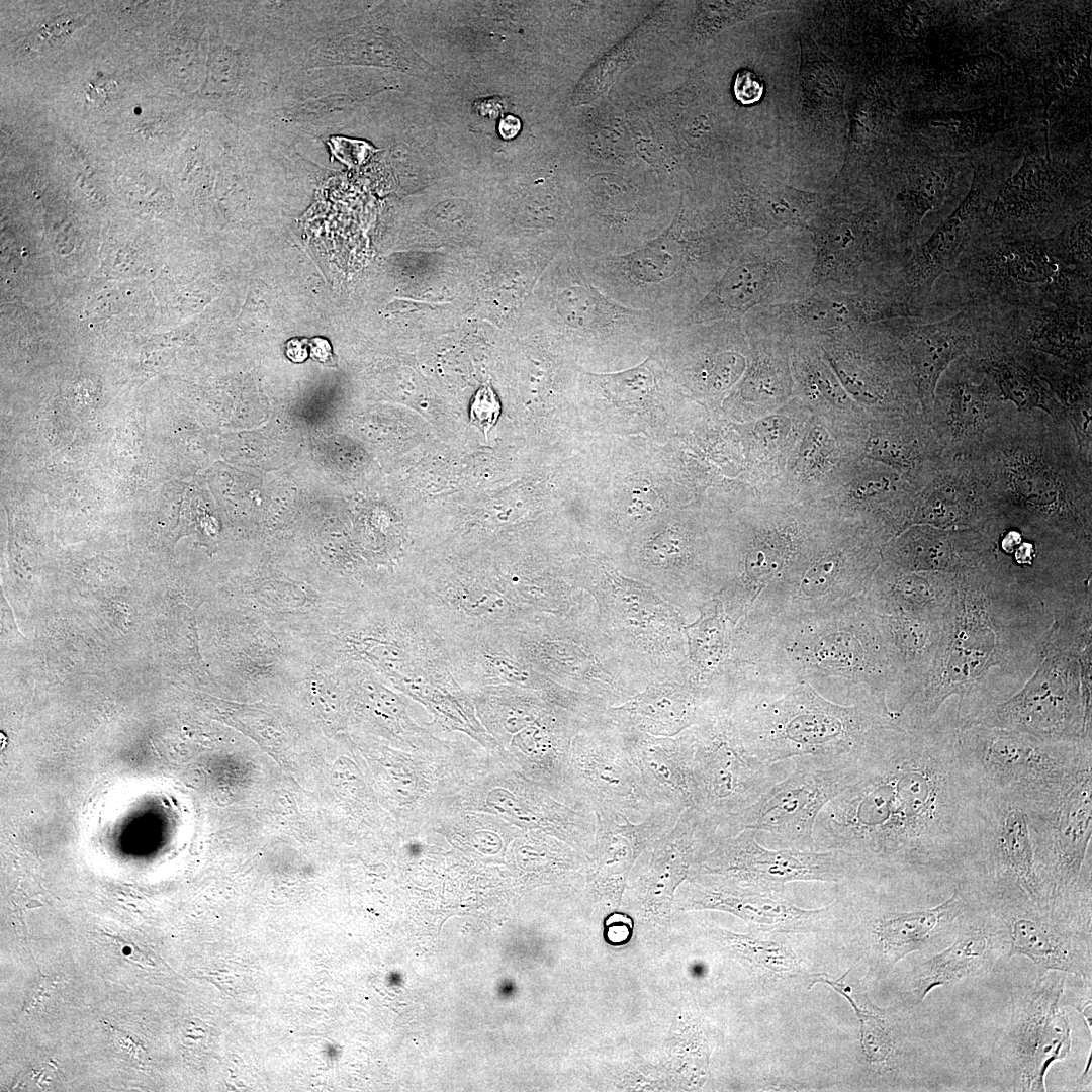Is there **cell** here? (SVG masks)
<instances>
[{
  "instance_id": "6da1fadb",
  "label": "cell",
  "mask_w": 1092,
  "mask_h": 1092,
  "mask_svg": "<svg viewBox=\"0 0 1092 1092\" xmlns=\"http://www.w3.org/2000/svg\"><path fill=\"white\" fill-rule=\"evenodd\" d=\"M957 751L925 743L883 750L820 811L815 849L912 862L953 845L951 839L966 829Z\"/></svg>"
},
{
  "instance_id": "7a4b0ae2",
  "label": "cell",
  "mask_w": 1092,
  "mask_h": 1092,
  "mask_svg": "<svg viewBox=\"0 0 1092 1092\" xmlns=\"http://www.w3.org/2000/svg\"><path fill=\"white\" fill-rule=\"evenodd\" d=\"M997 510L1091 542L1092 465L1069 422L1016 408L978 454Z\"/></svg>"
},
{
  "instance_id": "3957f363",
  "label": "cell",
  "mask_w": 1092,
  "mask_h": 1092,
  "mask_svg": "<svg viewBox=\"0 0 1092 1092\" xmlns=\"http://www.w3.org/2000/svg\"><path fill=\"white\" fill-rule=\"evenodd\" d=\"M966 298L991 312L1016 311L1092 291L1091 276L1067 259L1056 235L978 230L951 271Z\"/></svg>"
},
{
  "instance_id": "277c9868",
  "label": "cell",
  "mask_w": 1092,
  "mask_h": 1092,
  "mask_svg": "<svg viewBox=\"0 0 1092 1092\" xmlns=\"http://www.w3.org/2000/svg\"><path fill=\"white\" fill-rule=\"evenodd\" d=\"M862 720L854 708L832 705L813 694H794L777 703L765 717L763 730L745 741L762 762L772 766L793 758L864 766L886 745L868 735Z\"/></svg>"
},
{
  "instance_id": "5b68a950",
  "label": "cell",
  "mask_w": 1092,
  "mask_h": 1092,
  "mask_svg": "<svg viewBox=\"0 0 1092 1092\" xmlns=\"http://www.w3.org/2000/svg\"><path fill=\"white\" fill-rule=\"evenodd\" d=\"M1003 921L1009 959L1022 956L1037 975L1057 971L1091 981V892L1034 902L1025 897L992 898Z\"/></svg>"
},
{
  "instance_id": "8992f818",
  "label": "cell",
  "mask_w": 1092,
  "mask_h": 1092,
  "mask_svg": "<svg viewBox=\"0 0 1092 1092\" xmlns=\"http://www.w3.org/2000/svg\"><path fill=\"white\" fill-rule=\"evenodd\" d=\"M1067 974L1051 971L1010 992V1017L996 1048L1011 1091H1046L1051 1066L1069 1054L1072 1037L1060 1000Z\"/></svg>"
},
{
  "instance_id": "52a82bcc",
  "label": "cell",
  "mask_w": 1092,
  "mask_h": 1092,
  "mask_svg": "<svg viewBox=\"0 0 1092 1092\" xmlns=\"http://www.w3.org/2000/svg\"><path fill=\"white\" fill-rule=\"evenodd\" d=\"M794 765L792 772L730 819L718 835L751 829L769 835L780 847L815 849L814 827L820 811L856 782L864 766L812 758L795 759Z\"/></svg>"
},
{
  "instance_id": "ba28073f",
  "label": "cell",
  "mask_w": 1092,
  "mask_h": 1092,
  "mask_svg": "<svg viewBox=\"0 0 1092 1092\" xmlns=\"http://www.w3.org/2000/svg\"><path fill=\"white\" fill-rule=\"evenodd\" d=\"M685 734L691 753L695 810L718 834L779 779L774 766L762 762L727 724L698 725Z\"/></svg>"
},
{
  "instance_id": "9c48e42d",
  "label": "cell",
  "mask_w": 1092,
  "mask_h": 1092,
  "mask_svg": "<svg viewBox=\"0 0 1092 1092\" xmlns=\"http://www.w3.org/2000/svg\"><path fill=\"white\" fill-rule=\"evenodd\" d=\"M568 761L579 810L639 822L658 806L646 792L618 728L602 715L574 735Z\"/></svg>"
},
{
  "instance_id": "30bf717a",
  "label": "cell",
  "mask_w": 1092,
  "mask_h": 1092,
  "mask_svg": "<svg viewBox=\"0 0 1092 1092\" xmlns=\"http://www.w3.org/2000/svg\"><path fill=\"white\" fill-rule=\"evenodd\" d=\"M1058 742L1014 729L972 724L959 749L992 785L1049 803L1081 768L1056 748Z\"/></svg>"
},
{
  "instance_id": "8fae6325",
  "label": "cell",
  "mask_w": 1092,
  "mask_h": 1092,
  "mask_svg": "<svg viewBox=\"0 0 1092 1092\" xmlns=\"http://www.w3.org/2000/svg\"><path fill=\"white\" fill-rule=\"evenodd\" d=\"M857 855L837 849L767 848L755 830L717 836L714 845L694 866L704 873L739 879L746 884L782 889L795 881L838 882Z\"/></svg>"
},
{
  "instance_id": "7c38bea8",
  "label": "cell",
  "mask_w": 1092,
  "mask_h": 1092,
  "mask_svg": "<svg viewBox=\"0 0 1092 1092\" xmlns=\"http://www.w3.org/2000/svg\"><path fill=\"white\" fill-rule=\"evenodd\" d=\"M1015 406L969 356L950 364L940 377L929 415L943 456H977L988 435Z\"/></svg>"
},
{
  "instance_id": "4fadbf2b",
  "label": "cell",
  "mask_w": 1092,
  "mask_h": 1092,
  "mask_svg": "<svg viewBox=\"0 0 1092 1092\" xmlns=\"http://www.w3.org/2000/svg\"><path fill=\"white\" fill-rule=\"evenodd\" d=\"M1091 292L1063 295L1033 307L991 314V339L1082 368H1092Z\"/></svg>"
},
{
  "instance_id": "5bb4252c",
  "label": "cell",
  "mask_w": 1092,
  "mask_h": 1092,
  "mask_svg": "<svg viewBox=\"0 0 1092 1092\" xmlns=\"http://www.w3.org/2000/svg\"><path fill=\"white\" fill-rule=\"evenodd\" d=\"M989 331L988 311L975 304H965L946 318L907 324L897 331L896 350L927 418L944 371L952 362L973 352Z\"/></svg>"
},
{
  "instance_id": "9a60e30c",
  "label": "cell",
  "mask_w": 1092,
  "mask_h": 1092,
  "mask_svg": "<svg viewBox=\"0 0 1092 1092\" xmlns=\"http://www.w3.org/2000/svg\"><path fill=\"white\" fill-rule=\"evenodd\" d=\"M442 636L459 682L528 689L564 709H572L578 701L575 691L531 666L517 651L508 631H449L443 632Z\"/></svg>"
},
{
  "instance_id": "2e32d148",
  "label": "cell",
  "mask_w": 1092,
  "mask_h": 1092,
  "mask_svg": "<svg viewBox=\"0 0 1092 1092\" xmlns=\"http://www.w3.org/2000/svg\"><path fill=\"white\" fill-rule=\"evenodd\" d=\"M1003 959H1009V942L1003 921L993 906L966 909L949 943L914 968L909 980V1001L919 1005L937 987L987 975Z\"/></svg>"
},
{
  "instance_id": "e0dca14e",
  "label": "cell",
  "mask_w": 1092,
  "mask_h": 1092,
  "mask_svg": "<svg viewBox=\"0 0 1092 1092\" xmlns=\"http://www.w3.org/2000/svg\"><path fill=\"white\" fill-rule=\"evenodd\" d=\"M997 505L980 457L943 456L919 486L913 521L941 529H981Z\"/></svg>"
},
{
  "instance_id": "ac0fdd59",
  "label": "cell",
  "mask_w": 1092,
  "mask_h": 1092,
  "mask_svg": "<svg viewBox=\"0 0 1092 1092\" xmlns=\"http://www.w3.org/2000/svg\"><path fill=\"white\" fill-rule=\"evenodd\" d=\"M1049 804L1056 808L1054 841L1048 859L1036 868L1042 899L1074 895L1080 887L1081 870L1091 836L1090 762L1079 769L1069 785Z\"/></svg>"
},
{
  "instance_id": "d6986e66",
  "label": "cell",
  "mask_w": 1092,
  "mask_h": 1092,
  "mask_svg": "<svg viewBox=\"0 0 1092 1092\" xmlns=\"http://www.w3.org/2000/svg\"><path fill=\"white\" fill-rule=\"evenodd\" d=\"M981 197V186L974 182L953 212L911 251L896 290L915 316L924 313L935 282L945 273H951L967 244L979 230Z\"/></svg>"
},
{
  "instance_id": "ffe728a7",
  "label": "cell",
  "mask_w": 1092,
  "mask_h": 1092,
  "mask_svg": "<svg viewBox=\"0 0 1092 1092\" xmlns=\"http://www.w3.org/2000/svg\"><path fill=\"white\" fill-rule=\"evenodd\" d=\"M615 726L649 797L657 805L672 806L679 811L695 809L691 753L685 731L677 736L661 737Z\"/></svg>"
},
{
  "instance_id": "44dd1931",
  "label": "cell",
  "mask_w": 1092,
  "mask_h": 1092,
  "mask_svg": "<svg viewBox=\"0 0 1092 1092\" xmlns=\"http://www.w3.org/2000/svg\"><path fill=\"white\" fill-rule=\"evenodd\" d=\"M966 909L958 887L936 906L883 914L872 925L882 965L891 968L912 952L950 941Z\"/></svg>"
},
{
  "instance_id": "7402d4cb",
  "label": "cell",
  "mask_w": 1092,
  "mask_h": 1092,
  "mask_svg": "<svg viewBox=\"0 0 1092 1092\" xmlns=\"http://www.w3.org/2000/svg\"><path fill=\"white\" fill-rule=\"evenodd\" d=\"M602 716L619 727L661 737L677 736L700 721L695 694L674 682L650 684Z\"/></svg>"
},
{
  "instance_id": "603a6c76",
  "label": "cell",
  "mask_w": 1092,
  "mask_h": 1092,
  "mask_svg": "<svg viewBox=\"0 0 1092 1092\" xmlns=\"http://www.w3.org/2000/svg\"><path fill=\"white\" fill-rule=\"evenodd\" d=\"M899 554L916 569L964 573L986 568L990 543L982 529L949 530L919 525L907 534Z\"/></svg>"
},
{
  "instance_id": "cb8c5ba5",
  "label": "cell",
  "mask_w": 1092,
  "mask_h": 1092,
  "mask_svg": "<svg viewBox=\"0 0 1092 1092\" xmlns=\"http://www.w3.org/2000/svg\"><path fill=\"white\" fill-rule=\"evenodd\" d=\"M998 824L990 862L995 892L992 898L1020 896L1034 902L1042 900L1026 813L1010 806L1003 811Z\"/></svg>"
},
{
  "instance_id": "d4e9b609",
  "label": "cell",
  "mask_w": 1092,
  "mask_h": 1092,
  "mask_svg": "<svg viewBox=\"0 0 1092 1092\" xmlns=\"http://www.w3.org/2000/svg\"><path fill=\"white\" fill-rule=\"evenodd\" d=\"M746 885L745 889L738 890L700 889L692 902L702 907L729 910L761 929H803L830 915L831 905L803 909L783 898L781 889Z\"/></svg>"
},
{
  "instance_id": "484cf974",
  "label": "cell",
  "mask_w": 1092,
  "mask_h": 1092,
  "mask_svg": "<svg viewBox=\"0 0 1092 1092\" xmlns=\"http://www.w3.org/2000/svg\"><path fill=\"white\" fill-rule=\"evenodd\" d=\"M968 354L998 388L1002 398L1020 412L1040 411L1056 423L1068 422L1048 385L989 337Z\"/></svg>"
},
{
  "instance_id": "4316f807",
  "label": "cell",
  "mask_w": 1092,
  "mask_h": 1092,
  "mask_svg": "<svg viewBox=\"0 0 1092 1092\" xmlns=\"http://www.w3.org/2000/svg\"><path fill=\"white\" fill-rule=\"evenodd\" d=\"M819 194L781 183L760 185L748 201V218L765 230L804 226L819 207Z\"/></svg>"
},
{
  "instance_id": "83f0119b",
  "label": "cell",
  "mask_w": 1092,
  "mask_h": 1092,
  "mask_svg": "<svg viewBox=\"0 0 1092 1092\" xmlns=\"http://www.w3.org/2000/svg\"><path fill=\"white\" fill-rule=\"evenodd\" d=\"M799 41L800 78L810 106L824 112L834 111L843 100L845 90L843 68L824 54L807 32L800 34Z\"/></svg>"
},
{
  "instance_id": "f1b7e54d",
  "label": "cell",
  "mask_w": 1092,
  "mask_h": 1092,
  "mask_svg": "<svg viewBox=\"0 0 1092 1092\" xmlns=\"http://www.w3.org/2000/svg\"><path fill=\"white\" fill-rule=\"evenodd\" d=\"M844 977L831 980L824 974H818L811 986L819 982L828 984L847 999L860 1023V1044L867 1062L878 1069L886 1068L895 1051L886 1010L878 1008L868 998L858 1000L852 988L844 983Z\"/></svg>"
},
{
  "instance_id": "f546056e",
  "label": "cell",
  "mask_w": 1092,
  "mask_h": 1092,
  "mask_svg": "<svg viewBox=\"0 0 1092 1092\" xmlns=\"http://www.w3.org/2000/svg\"><path fill=\"white\" fill-rule=\"evenodd\" d=\"M685 630L690 657L695 663L707 668L721 660L727 646L728 633L719 602L708 603L699 620L685 627Z\"/></svg>"
},
{
  "instance_id": "4dcf8cb0",
  "label": "cell",
  "mask_w": 1092,
  "mask_h": 1092,
  "mask_svg": "<svg viewBox=\"0 0 1092 1092\" xmlns=\"http://www.w3.org/2000/svg\"><path fill=\"white\" fill-rule=\"evenodd\" d=\"M800 9L797 2L787 1L703 2L697 20L698 30L706 38L729 25L764 13Z\"/></svg>"
},
{
  "instance_id": "1f68e13d",
  "label": "cell",
  "mask_w": 1092,
  "mask_h": 1092,
  "mask_svg": "<svg viewBox=\"0 0 1092 1092\" xmlns=\"http://www.w3.org/2000/svg\"><path fill=\"white\" fill-rule=\"evenodd\" d=\"M684 255L685 248L680 242L667 233L626 259L636 278L651 282L671 276L678 269Z\"/></svg>"
},
{
  "instance_id": "d6a6232c",
  "label": "cell",
  "mask_w": 1092,
  "mask_h": 1092,
  "mask_svg": "<svg viewBox=\"0 0 1092 1092\" xmlns=\"http://www.w3.org/2000/svg\"><path fill=\"white\" fill-rule=\"evenodd\" d=\"M767 269L754 263L742 264L734 268L719 286V301L732 310L743 309L750 301L763 293L766 286Z\"/></svg>"
},
{
  "instance_id": "836d02e7",
  "label": "cell",
  "mask_w": 1092,
  "mask_h": 1092,
  "mask_svg": "<svg viewBox=\"0 0 1092 1092\" xmlns=\"http://www.w3.org/2000/svg\"><path fill=\"white\" fill-rule=\"evenodd\" d=\"M574 296L575 322L581 327L598 329L630 313V310L610 302L592 287H580Z\"/></svg>"
},
{
  "instance_id": "e575fe53",
  "label": "cell",
  "mask_w": 1092,
  "mask_h": 1092,
  "mask_svg": "<svg viewBox=\"0 0 1092 1092\" xmlns=\"http://www.w3.org/2000/svg\"><path fill=\"white\" fill-rule=\"evenodd\" d=\"M1083 214L1057 235L1069 262L1082 273L1092 276L1090 208Z\"/></svg>"
},
{
  "instance_id": "d590c367",
  "label": "cell",
  "mask_w": 1092,
  "mask_h": 1092,
  "mask_svg": "<svg viewBox=\"0 0 1092 1092\" xmlns=\"http://www.w3.org/2000/svg\"><path fill=\"white\" fill-rule=\"evenodd\" d=\"M745 953L760 968L777 975H795L800 971L796 954L776 941L744 938Z\"/></svg>"
},
{
  "instance_id": "8d00e7d4",
  "label": "cell",
  "mask_w": 1092,
  "mask_h": 1092,
  "mask_svg": "<svg viewBox=\"0 0 1092 1092\" xmlns=\"http://www.w3.org/2000/svg\"><path fill=\"white\" fill-rule=\"evenodd\" d=\"M601 378L606 390L615 398L624 401L639 400L653 387L652 375L643 365Z\"/></svg>"
},
{
  "instance_id": "74e56055",
  "label": "cell",
  "mask_w": 1092,
  "mask_h": 1092,
  "mask_svg": "<svg viewBox=\"0 0 1092 1092\" xmlns=\"http://www.w3.org/2000/svg\"><path fill=\"white\" fill-rule=\"evenodd\" d=\"M83 23V18L71 14L46 19L27 38V47L37 52L58 48Z\"/></svg>"
},
{
  "instance_id": "f35d334b",
  "label": "cell",
  "mask_w": 1092,
  "mask_h": 1092,
  "mask_svg": "<svg viewBox=\"0 0 1092 1092\" xmlns=\"http://www.w3.org/2000/svg\"><path fill=\"white\" fill-rule=\"evenodd\" d=\"M902 484L895 474L885 471L871 472L855 482L852 497L860 503L878 502L903 490Z\"/></svg>"
},
{
  "instance_id": "ab89813d",
  "label": "cell",
  "mask_w": 1092,
  "mask_h": 1092,
  "mask_svg": "<svg viewBox=\"0 0 1092 1092\" xmlns=\"http://www.w3.org/2000/svg\"><path fill=\"white\" fill-rule=\"evenodd\" d=\"M782 560L781 543L768 538L749 553L746 570L753 579L763 580L765 576H769L780 568Z\"/></svg>"
},
{
  "instance_id": "60d3db41",
  "label": "cell",
  "mask_w": 1092,
  "mask_h": 1092,
  "mask_svg": "<svg viewBox=\"0 0 1092 1092\" xmlns=\"http://www.w3.org/2000/svg\"><path fill=\"white\" fill-rule=\"evenodd\" d=\"M500 414L499 400L489 385L480 387L470 405V421L485 435L494 426Z\"/></svg>"
},
{
  "instance_id": "b9f144b4",
  "label": "cell",
  "mask_w": 1092,
  "mask_h": 1092,
  "mask_svg": "<svg viewBox=\"0 0 1092 1092\" xmlns=\"http://www.w3.org/2000/svg\"><path fill=\"white\" fill-rule=\"evenodd\" d=\"M1080 985H1070L1065 982L1064 990L1061 996L1060 1005L1071 1006L1076 1009L1084 1018L1089 1033L1091 1035L1092 1030V1012H1091V981L1081 978Z\"/></svg>"
},
{
  "instance_id": "7bdbcfd3",
  "label": "cell",
  "mask_w": 1092,
  "mask_h": 1092,
  "mask_svg": "<svg viewBox=\"0 0 1092 1092\" xmlns=\"http://www.w3.org/2000/svg\"><path fill=\"white\" fill-rule=\"evenodd\" d=\"M681 538L672 531L661 533L647 546V556L655 565L666 566L682 553Z\"/></svg>"
},
{
  "instance_id": "ee69618b",
  "label": "cell",
  "mask_w": 1092,
  "mask_h": 1092,
  "mask_svg": "<svg viewBox=\"0 0 1092 1092\" xmlns=\"http://www.w3.org/2000/svg\"><path fill=\"white\" fill-rule=\"evenodd\" d=\"M733 91L735 98L741 104L750 105L762 98L764 85L754 72L743 69L737 72L735 76Z\"/></svg>"
},
{
  "instance_id": "f6af8a7d",
  "label": "cell",
  "mask_w": 1092,
  "mask_h": 1092,
  "mask_svg": "<svg viewBox=\"0 0 1092 1092\" xmlns=\"http://www.w3.org/2000/svg\"><path fill=\"white\" fill-rule=\"evenodd\" d=\"M816 385L825 396H827L834 404L839 407H846L849 404V399L840 385L834 380L833 376L828 372L817 371L815 375Z\"/></svg>"
},
{
  "instance_id": "bcb514c9",
  "label": "cell",
  "mask_w": 1092,
  "mask_h": 1092,
  "mask_svg": "<svg viewBox=\"0 0 1092 1092\" xmlns=\"http://www.w3.org/2000/svg\"><path fill=\"white\" fill-rule=\"evenodd\" d=\"M58 980L55 977H41L37 980L33 989L28 993L26 1002L24 1004L25 1011H31L38 1005L42 1004L48 998L51 997L55 991Z\"/></svg>"
},
{
  "instance_id": "7dc6e473",
  "label": "cell",
  "mask_w": 1092,
  "mask_h": 1092,
  "mask_svg": "<svg viewBox=\"0 0 1092 1092\" xmlns=\"http://www.w3.org/2000/svg\"><path fill=\"white\" fill-rule=\"evenodd\" d=\"M116 91V84L112 80L98 79L89 84L86 96L94 103L102 104L110 99Z\"/></svg>"
},
{
  "instance_id": "c3c4849f",
  "label": "cell",
  "mask_w": 1092,
  "mask_h": 1092,
  "mask_svg": "<svg viewBox=\"0 0 1092 1092\" xmlns=\"http://www.w3.org/2000/svg\"><path fill=\"white\" fill-rule=\"evenodd\" d=\"M648 490H635L630 506L631 514L636 516H646L653 511L652 502L647 493Z\"/></svg>"
},
{
  "instance_id": "681fc988",
  "label": "cell",
  "mask_w": 1092,
  "mask_h": 1092,
  "mask_svg": "<svg viewBox=\"0 0 1092 1092\" xmlns=\"http://www.w3.org/2000/svg\"><path fill=\"white\" fill-rule=\"evenodd\" d=\"M113 1037L116 1045H118L124 1053L130 1055L134 1059L141 1058V1052L143 1046L140 1042L133 1040L132 1037H128L126 1034L114 1030Z\"/></svg>"
},
{
  "instance_id": "f907efd6",
  "label": "cell",
  "mask_w": 1092,
  "mask_h": 1092,
  "mask_svg": "<svg viewBox=\"0 0 1092 1092\" xmlns=\"http://www.w3.org/2000/svg\"><path fill=\"white\" fill-rule=\"evenodd\" d=\"M787 423L779 418H769L761 423L760 431L768 439H777L786 430Z\"/></svg>"
},
{
  "instance_id": "816d5d0a",
  "label": "cell",
  "mask_w": 1092,
  "mask_h": 1092,
  "mask_svg": "<svg viewBox=\"0 0 1092 1092\" xmlns=\"http://www.w3.org/2000/svg\"><path fill=\"white\" fill-rule=\"evenodd\" d=\"M498 129L504 139H513L521 129V121L518 117L509 115L500 120Z\"/></svg>"
},
{
  "instance_id": "f5cc1de1",
  "label": "cell",
  "mask_w": 1092,
  "mask_h": 1092,
  "mask_svg": "<svg viewBox=\"0 0 1092 1092\" xmlns=\"http://www.w3.org/2000/svg\"><path fill=\"white\" fill-rule=\"evenodd\" d=\"M475 842H477V844L475 845H494L496 847L502 846V841L496 836V834L489 832L477 833L475 836Z\"/></svg>"
},
{
  "instance_id": "db71d44e",
  "label": "cell",
  "mask_w": 1092,
  "mask_h": 1092,
  "mask_svg": "<svg viewBox=\"0 0 1092 1092\" xmlns=\"http://www.w3.org/2000/svg\"><path fill=\"white\" fill-rule=\"evenodd\" d=\"M1077 1084L1079 1087H1091V1053L1089 1054L1083 1073L1077 1079Z\"/></svg>"
}]
</instances>
